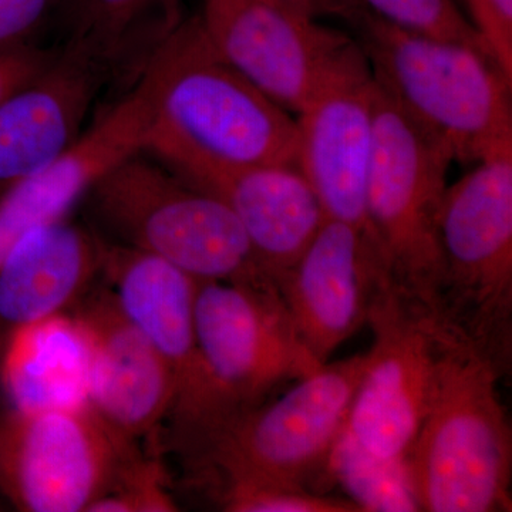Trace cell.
<instances>
[{"label": "cell", "mask_w": 512, "mask_h": 512, "mask_svg": "<svg viewBox=\"0 0 512 512\" xmlns=\"http://www.w3.org/2000/svg\"><path fill=\"white\" fill-rule=\"evenodd\" d=\"M144 153L180 177L252 165L296 163L295 117L227 62L198 16L180 20L141 67Z\"/></svg>", "instance_id": "obj_1"}, {"label": "cell", "mask_w": 512, "mask_h": 512, "mask_svg": "<svg viewBox=\"0 0 512 512\" xmlns=\"http://www.w3.org/2000/svg\"><path fill=\"white\" fill-rule=\"evenodd\" d=\"M501 370L490 350L447 320L429 412L409 456L421 511H511Z\"/></svg>", "instance_id": "obj_2"}, {"label": "cell", "mask_w": 512, "mask_h": 512, "mask_svg": "<svg viewBox=\"0 0 512 512\" xmlns=\"http://www.w3.org/2000/svg\"><path fill=\"white\" fill-rule=\"evenodd\" d=\"M355 28L380 89L454 161L512 154V79L490 53L397 28L372 12Z\"/></svg>", "instance_id": "obj_3"}, {"label": "cell", "mask_w": 512, "mask_h": 512, "mask_svg": "<svg viewBox=\"0 0 512 512\" xmlns=\"http://www.w3.org/2000/svg\"><path fill=\"white\" fill-rule=\"evenodd\" d=\"M141 154L111 168L84 197L113 242L156 255L198 282L275 285L225 202Z\"/></svg>", "instance_id": "obj_4"}, {"label": "cell", "mask_w": 512, "mask_h": 512, "mask_svg": "<svg viewBox=\"0 0 512 512\" xmlns=\"http://www.w3.org/2000/svg\"><path fill=\"white\" fill-rule=\"evenodd\" d=\"M453 161L446 144L410 119L376 83L367 234L390 282L440 313L444 262L439 217Z\"/></svg>", "instance_id": "obj_5"}, {"label": "cell", "mask_w": 512, "mask_h": 512, "mask_svg": "<svg viewBox=\"0 0 512 512\" xmlns=\"http://www.w3.org/2000/svg\"><path fill=\"white\" fill-rule=\"evenodd\" d=\"M441 315L507 366L512 319V154L448 185L439 217Z\"/></svg>", "instance_id": "obj_6"}, {"label": "cell", "mask_w": 512, "mask_h": 512, "mask_svg": "<svg viewBox=\"0 0 512 512\" xmlns=\"http://www.w3.org/2000/svg\"><path fill=\"white\" fill-rule=\"evenodd\" d=\"M366 353L346 431L383 460H409L429 412L447 319L392 282L377 293Z\"/></svg>", "instance_id": "obj_7"}, {"label": "cell", "mask_w": 512, "mask_h": 512, "mask_svg": "<svg viewBox=\"0 0 512 512\" xmlns=\"http://www.w3.org/2000/svg\"><path fill=\"white\" fill-rule=\"evenodd\" d=\"M365 363L366 353L323 363L276 402L229 417L202 440L208 460L221 477L306 485L345 430Z\"/></svg>", "instance_id": "obj_8"}, {"label": "cell", "mask_w": 512, "mask_h": 512, "mask_svg": "<svg viewBox=\"0 0 512 512\" xmlns=\"http://www.w3.org/2000/svg\"><path fill=\"white\" fill-rule=\"evenodd\" d=\"M134 458L130 437L92 406L0 421V484L23 511H87Z\"/></svg>", "instance_id": "obj_9"}, {"label": "cell", "mask_w": 512, "mask_h": 512, "mask_svg": "<svg viewBox=\"0 0 512 512\" xmlns=\"http://www.w3.org/2000/svg\"><path fill=\"white\" fill-rule=\"evenodd\" d=\"M195 335L228 419L322 365L303 345L274 284L198 282Z\"/></svg>", "instance_id": "obj_10"}, {"label": "cell", "mask_w": 512, "mask_h": 512, "mask_svg": "<svg viewBox=\"0 0 512 512\" xmlns=\"http://www.w3.org/2000/svg\"><path fill=\"white\" fill-rule=\"evenodd\" d=\"M198 19L215 52L295 116L356 43L275 0H204Z\"/></svg>", "instance_id": "obj_11"}, {"label": "cell", "mask_w": 512, "mask_h": 512, "mask_svg": "<svg viewBox=\"0 0 512 512\" xmlns=\"http://www.w3.org/2000/svg\"><path fill=\"white\" fill-rule=\"evenodd\" d=\"M100 271L128 318L170 366L177 389L175 419L184 433L204 440L228 416L198 350L197 279L156 255L104 239Z\"/></svg>", "instance_id": "obj_12"}, {"label": "cell", "mask_w": 512, "mask_h": 512, "mask_svg": "<svg viewBox=\"0 0 512 512\" xmlns=\"http://www.w3.org/2000/svg\"><path fill=\"white\" fill-rule=\"evenodd\" d=\"M376 82L356 43L296 114V164L326 218L366 229V188L375 141Z\"/></svg>", "instance_id": "obj_13"}, {"label": "cell", "mask_w": 512, "mask_h": 512, "mask_svg": "<svg viewBox=\"0 0 512 512\" xmlns=\"http://www.w3.org/2000/svg\"><path fill=\"white\" fill-rule=\"evenodd\" d=\"M389 282L365 229L326 218L276 288L303 345L323 365L366 325L377 293Z\"/></svg>", "instance_id": "obj_14"}, {"label": "cell", "mask_w": 512, "mask_h": 512, "mask_svg": "<svg viewBox=\"0 0 512 512\" xmlns=\"http://www.w3.org/2000/svg\"><path fill=\"white\" fill-rule=\"evenodd\" d=\"M74 316L89 338L93 409L130 439L150 433L173 413L177 389L170 366L111 289L90 296Z\"/></svg>", "instance_id": "obj_15"}, {"label": "cell", "mask_w": 512, "mask_h": 512, "mask_svg": "<svg viewBox=\"0 0 512 512\" xmlns=\"http://www.w3.org/2000/svg\"><path fill=\"white\" fill-rule=\"evenodd\" d=\"M144 140L146 111L133 89L52 163L0 200V264L25 232L66 220L104 174L144 153Z\"/></svg>", "instance_id": "obj_16"}, {"label": "cell", "mask_w": 512, "mask_h": 512, "mask_svg": "<svg viewBox=\"0 0 512 512\" xmlns=\"http://www.w3.org/2000/svg\"><path fill=\"white\" fill-rule=\"evenodd\" d=\"M106 76L99 64L62 49L40 79L0 104V200L80 137Z\"/></svg>", "instance_id": "obj_17"}, {"label": "cell", "mask_w": 512, "mask_h": 512, "mask_svg": "<svg viewBox=\"0 0 512 512\" xmlns=\"http://www.w3.org/2000/svg\"><path fill=\"white\" fill-rule=\"evenodd\" d=\"M187 181L234 212L275 285L326 221L318 195L296 163L208 171Z\"/></svg>", "instance_id": "obj_18"}, {"label": "cell", "mask_w": 512, "mask_h": 512, "mask_svg": "<svg viewBox=\"0 0 512 512\" xmlns=\"http://www.w3.org/2000/svg\"><path fill=\"white\" fill-rule=\"evenodd\" d=\"M101 268V238L66 220L29 229L0 264V318L19 326L63 311Z\"/></svg>", "instance_id": "obj_19"}, {"label": "cell", "mask_w": 512, "mask_h": 512, "mask_svg": "<svg viewBox=\"0 0 512 512\" xmlns=\"http://www.w3.org/2000/svg\"><path fill=\"white\" fill-rule=\"evenodd\" d=\"M89 338L76 316L62 312L16 326L2 382L19 412L72 410L90 404Z\"/></svg>", "instance_id": "obj_20"}, {"label": "cell", "mask_w": 512, "mask_h": 512, "mask_svg": "<svg viewBox=\"0 0 512 512\" xmlns=\"http://www.w3.org/2000/svg\"><path fill=\"white\" fill-rule=\"evenodd\" d=\"M180 0H56L66 30L64 49L92 60L109 74L137 46L153 52L180 22Z\"/></svg>", "instance_id": "obj_21"}, {"label": "cell", "mask_w": 512, "mask_h": 512, "mask_svg": "<svg viewBox=\"0 0 512 512\" xmlns=\"http://www.w3.org/2000/svg\"><path fill=\"white\" fill-rule=\"evenodd\" d=\"M323 474L345 491L360 512L421 511L409 460L373 456L346 429L333 444Z\"/></svg>", "instance_id": "obj_22"}, {"label": "cell", "mask_w": 512, "mask_h": 512, "mask_svg": "<svg viewBox=\"0 0 512 512\" xmlns=\"http://www.w3.org/2000/svg\"><path fill=\"white\" fill-rule=\"evenodd\" d=\"M221 505L229 512H360L345 498L265 477H222Z\"/></svg>", "instance_id": "obj_23"}, {"label": "cell", "mask_w": 512, "mask_h": 512, "mask_svg": "<svg viewBox=\"0 0 512 512\" xmlns=\"http://www.w3.org/2000/svg\"><path fill=\"white\" fill-rule=\"evenodd\" d=\"M363 2L369 12L397 28L420 33V35L466 43V45L483 49L491 55L487 43L478 33L476 26L463 15L454 0H363Z\"/></svg>", "instance_id": "obj_24"}, {"label": "cell", "mask_w": 512, "mask_h": 512, "mask_svg": "<svg viewBox=\"0 0 512 512\" xmlns=\"http://www.w3.org/2000/svg\"><path fill=\"white\" fill-rule=\"evenodd\" d=\"M174 498L164 484L163 468L157 461L134 458L113 490L90 505V512L177 511Z\"/></svg>", "instance_id": "obj_25"}, {"label": "cell", "mask_w": 512, "mask_h": 512, "mask_svg": "<svg viewBox=\"0 0 512 512\" xmlns=\"http://www.w3.org/2000/svg\"><path fill=\"white\" fill-rule=\"evenodd\" d=\"M60 50L18 43L0 49V104L35 83L52 67Z\"/></svg>", "instance_id": "obj_26"}, {"label": "cell", "mask_w": 512, "mask_h": 512, "mask_svg": "<svg viewBox=\"0 0 512 512\" xmlns=\"http://www.w3.org/2000/svg\"><path fill=\"white\" fill-rule=\"evenodd\" d=\"M473 25L512 79V0H467Z\"/></svg>", "instance_id": "obj_27"}, {"label": "cell", "mask_w": 512, "mask_h": 512, "mask_svg": "<svg viewBox=\"0 0 512 512\" xmlns=\"http://www.w3.org/2000/svg\"><path fill=\"white\" fill-rule=\"evenodd\" d=\"M56 0H0V49L28 42Z\"/></svg>", "instance_id": "obj_28"}, {"label": "cell", "mask_w": 512, "mask_h": 512, "mask_svg": "<svg viewBox=\"0 0 512 512\" xmlns=\"http://www.w3.org/2000/svg\"><path fill=\"white\" fill-rule=\"evenodd\" d=\"M318 16H333L355 26L369 12L363 0H313Z\"/></svg>", "instance_id": "obj_29"}, {"label": "cell", "mask_w": 512, "mask_h": 512, "mask_svg": "<svg viewBox=\"0 0 512 512\" xmlns=\"http://www.w3.org/2000/svg\"><path fill=\"white\" fill-rule=\"evenodd\" d=\"M275 2L296 13V15L303 16V18H319L315 5H313V0H275Z\"/></svg>", "instance_id": "obj_30"}]
</instances>
